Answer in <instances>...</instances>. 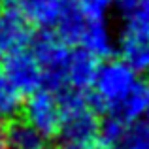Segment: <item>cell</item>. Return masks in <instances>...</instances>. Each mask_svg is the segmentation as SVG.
Masks as SVG:
<instances>
[{"label":"cell","mask_w":149,"mask_h":149,"mask_svg":"<svg viewBox=\"0 0 149 149\" xmlns=\"http://www.w3.org/2000/svg\"><path fill=\"white\" fill-rule=\"evenodd\" d=\"M76 47L89 51L102 61L113 57V53L117 51L115 34H113L109 23L106 21V17H91V15L85 17Z\"/></svg>","instance_id":"obj_7"},{"label":"cell","mask_w":149,"mask_h":149,"mask_svg":"<svg viewBox=\"0 0 149 149\" xmlns=\"http://www.w3.org/2000/svg\"><path fill=\"white\" fill-rule=\"evenodd\" d=\"M70 6L72 0H19L17 10L34 29L53 30Z\"/></svg>","instance_id":"obj_8"},{"label":"cell","mask_w":149,"mask_h":149,"mask_svg":"<svg viewBox=\"0 0 149 149\" xmlns=\"http://www.w3.org/2000/svg\"><path fill=\"white\" fill-rule=\"evenodd\" d=\"M117 57H121L140 76H149V40L121 34L117 42Z\"/></svg>","instance_id":"obj_11"},{"label":"cell","mask_w":149,"mask_h":149,"mask_svg":"<svg viewBox=\"0 0 149 149\" xmlns=\"http://www.w3.org/2000/svg\"><path fill=\"white\" fill-rule=\"evenodd\" d=\"M117 147L119 149H149V123L146 119L130 123Z\"/></svg>","instance_id":"obj_16"},{"label":"cell","mask_w":149,"mask_h":149,"mask_svg":"<svg viewBox=\"0 0 149 149\" xmlns=\"http://www.w3.org/2000/svg\"><path fill=\"white\" fill-rule=\"evenodd\" d=\"M2 70L23 95H30L45 87L44 70L32 47L19 49L2 57Z\"/></svg>","instance_id":"obj_5"},{"label":"cell","mask_w":149,"mask_h":149,"mask_svg":"<svg viewBox=\"0 0 149 149\" xmlns=\"http://www.w3.org/2000/svg\"><path fill=\"white\" fill-rule=\"evenodd\" d=\"M72 4L91 17H108L115 6V0H72Z\"/></svg>","instance_id":"obj_17"},{"label":"cell","mask_w":149,"mask_h":149,"mask_svg":"<svg viewBox=\"0 0 149 149\" xmlns=\"http://www.w3.org/2000/svg\"><path fill=\"white\" fill-rule=\"evenodd\" d=\"M0 149H10V125L0 119Z\"/></svg>","instance_id":"obj_18"},{"label":"cell","mask_w":149,"mask_h":149,"mask_svg":"<svg viewBox=\"0 0 149 149\" xmlns=\"http://www.w3.org/2000/svg\"><path fill=\"white\" fill-rule=\"evenodd\" d=\"M30 47L42 64L45 87L55 93L64 91L68 87V64L74 47L66 44L55 30H40V34L34 36Z\"/></svg>","instance_id":"obj_3"},{"label":"cell","mask_w":149,"mask_h":149,"mask_svg":"<svg viewBox=\"0 0 149 149\" xmlns=\"http://www.w3.org/2000/svg\"><path fill=\"white\" fill-rule=\"evenodd\" d=\"M142 76L130 68L121 57L104 58L96 81L91 89V100L100 113H117L127 102Z\"/></svg>","instance_id":"obj_2"},{"label":"cell","mask_w":149,"mask_h":149,"mask_svg":"<svg viewBox=\"0 0 149 149\" xmlns=\"http://www.w3.org/2000/svg\"><path fill=\"white\" fill-rule=\"evenodd\" d=\"M128 125L130 123L127 119H123L121 115H117V113H106V117L100 123V142L119 146V142L123 140Z\"/></svg>","instance_id":"obj_15"},{"label":"cell","mask_w":149,"mask_h":149,"mask_svg":"<svg viewBox=\"0 0 149 149\" xmlns=\"http://www.w3.org/2000/svg\"><path fill=\"white\" fill-rule=\"evenodd\" d=\"M23 93L0 68V119H13L19 111H23Z\"/></svg>","instance_id":"obj_13"},{"label":"cell","mask_w":149,"mask_h":149,"mask_svg":"<svg viewBox=\"0 0 149 149\" xmlns=\"http://www.w3.org/2000/svg\"><path fill=\"white\" fill-rule=\"evenodd\" d=\"M45 136L29 121L19 119L10 123V149H42Z\"/></svg>","instance_id":"obj_12"},{"label":"cell","mask_w":149,"mask_h":149,"mask_svg":"<svg viewBox=\"0 0 149 149\" xmlns=\"http://www.w3.org/2000/svg\"><path fill=\"white\" fill-rule=\"evenodd\" d=\"M146 121L149 123V106H147V111H146Z\"/></svg>","instance_id":"obj_21"},{"label":"cell","mask_w":149,"mask_h":149,"mask_svg":"<svg viewBox=\"0 0 149 149\" xmlns=\"http://www.w3.org/2000/svg\"><path fill=\"white\" fill-rule=\"evenodd\" d=\"M121 2H132V0H121Z\"/></svg>","instance_id":"obj_23"},{"label":"cell","mask_w":149,"mask_h":149,"mask_svg":"<svg viewBox=\"0 0 149 149\" xmlns=\"http://www.w3.org/2000/svg\"><path fill=\"white\" fill-rule=\"evenodd\" d=\"M147 106H149V83L142 79L138 83V87L132 91V95L127 98V102L121 106L117 115L127 119L128 123H136V121L146 119Z\"/></svg>","instance_id":"obj_14"},{"label":"cell","mask_w":149,"mask_h":149,"mask_svg":"<svg viewBox=\"0 0 149 149\" xmlns=\"http://www.w3.org/2000/svg\"><path fill=\"white\" fill-rule=\"evenodd\" d=\"M64 109L58 130L61 149H91L100 142V111L91 100V93L64 89L58 93Z\"/></svg>","instance_id":"obj_1"},{"label":"cell","mask_w":149,"mask_h":149,"mask_svg":"<svg viewBox=\"0 0 149 149\" xmlns=\"http://www.w3.org/2000/svg\"><path fill=\"white\" fill-rule=\"evenodd\" d=\"M91 149H119V147L111 146V143H106V142H98V143H95Z\"/></svg>","instance_id":"obj_20"},{"label":"cell","mask_w":149,"mask_h":149,"mask_svg":"<svg viewBox=\"0 0 149 149\" xmlns=\"http://www.w3.org/2000/svg\"><path fill=\"white\" fill-rule=\"evenodd\" d=\"M121 34L149 40V0L121 2Z\"/></svg>","instance_id":"obj_10"},{"label":"cell","mask_w":149,"mask_h":149,"mask_svg":"<svg viewBox=\"0 0 149 149\" xmlns=\"http://www.w3.org/2000/svg\"><path fill=\"white\" fill-rule=\"evenodd\" d=\"M100 64L102 58L95 57L93 53L81 47H76L68 64V87L66 89L91 93L93 85L96 81V76H98Z\"/></svg>","instance_id":"obj_9"},{"label":"cell","mask_w":149,"mask_h":149,"mask_svg":"<svg viewBox=\"0 0 149 149\" xmlns=\"http://www.w3.org/2000/svg\"><path fill=\"white\" fill-rule=\"evenodd\" d=\"M17 4H19V0H0V8H13V10H17Z\"/></svg>","instance_id":"obj_19"},{"label":"cell","mask_w":149,"mask_h":149,"mask_svg":"<svg viewBox=\"0 0 149 149\" xmlns=\"http://www.w3.org/2000/svg\"><path fill=\"white\" fill-rule=\"evenodd\" d=\"M42 149H61V147H45V146H44Z\"/></svg>","instance_id":"obj_22"},{"label":"cell","mask_w":149,"mask_h":149,"mask_svg":"<svg viewBox=\"0 0 149 149\" xmlns=\"http://www.w3.org/2000/svg\"><path fill=\"white\" fill-rule=\"evenodd\" d=\"M62 117H64V109L58 93L42 87L26 95V100L23 104V119L29 121L34 128H38L45 136V140L58 136Z\"/></svg>","instance_id":"obj_4"},{"label":"cell","mask_w":149,"mask_h":149,"mask_svg":"<svg viewBox=\"0 0 149 149\" xmlns=\"http://www.w3.org/2000/svg\"><path fill=\"white\" fill-rule=\"evenodd\" d=\"M34 26L13 8H0V58L13 51L30 47Z\"/></svg>","instance_id":"obj_6"}]
</instances>
